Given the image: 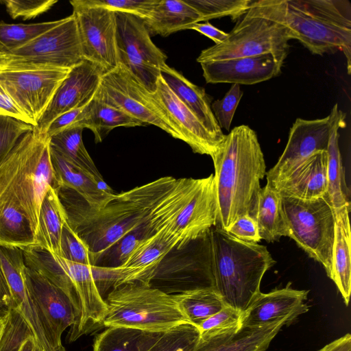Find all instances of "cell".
I'll use <instances>...</instances> for the list:
<instances>
[{"label":"cell","mask_w":351,"mask_h":351,"mask_svg":"<svg viewBox=\"0 0 351 351\" xmlns=\"http://www.w3.org/2000/svg\"><path fill=\"white\" fill-rule=\"evenodd\" d=\"M34 126L16 118L0 114V165L8 158L21 138Z\"/></svg>","instance_id":"cell-45"},{"label":"cell","mask_w":351,"mask_h":351,"mask_svg":"<svg viewBox=\"0 0 351 351\" xmlns=\"http://www.w3.org/2000/svg\"><path fill=\"white\" fill-rule=\"evenodd\" d=\"M171 176L116 194L104 206H90L74 191L57 188L69 225L94 258L147 220L180 183Z\"/></svg>","instance_id":"cell-1"},{"label":"cell","mask_w":351,"mask_h":351,"mask_svg":"<svg viewBox=\"0 0 351 351\" xmlns=\"http://www.w3.org/2000/svg\"><path fill=\"white\" fill-rule=\"evenodd\" d=\"M10 68H61L71 69L84 59L73 14L24 46L5 53ZM3 69V70H4Z\"/></svg>","instance_id":"cell-12"},{"label":"cell","mask_w":351,"mask_h":351,"mask_svg":"<svg viewBox=\"0 0 351 351\" xmlns=\"http://www.w3.org/2000/svg\"><path fill=\"white\" fill-rule=\"evenodd\" d=\"M104 73L102 68L87 60L72 68L57 88L34 130L44 135L56 117L88 104L95 95Z\"/></svg>","instance_id":"cell-18"},{"label":"cell","mask_w":351,"mask_h":351,"mask_svg":"<svg viewBox=\"0 0 351 351\" xmlns=\"http://www.w3.org/2000/svg\"><path fill=\"white\" fill-rule=\"evenodd\" d=\"M186 29H193L203 35H205L213 40L215 45L221 43L228 36V33L217 29L207 21L206 23H193L189 25Z\"/></svg>","instance_id":"cell-54"},{"label":"cell","mask_w":351,"mask_h":351,"mask_svg":"<svg viewBox=\"0 0 351 351\" xmlns=\"http://www.w3.org/2000/svg\"><path fill=\"white\" fill-rule=\"evenodd\" d=\"M52 254L70 278L80 303L79 317L68 333L67 340L71 343L104 326L108 307L96 287L91 265L71 262Z\"/></svg>","instance_id":"cell-19"},{"label":"cell","mask_w":351,"mask_h":351,"mask_svg":"<svg viewBox=\"0 0 351 351\" xmlns=\"http://www.w3.org/2000/svg\"><path fill=\"white\" fill-rule=\"evenodd\" d=\"M294 319L284 317L256 326H242L223 335L199 339L193 351H265L283 326Z\"/></svg>","instance_id":"cell-27"},{"label":"cell","mask_w":351,"mask_h":351,"mask_svg":"<svg viewBox=\"0 0 351 351\" xmlns=\"http://www.w3.org/2000/svg\"><path fill=\"white\" fill-rule=\"evenodd\" d=\"M163 332L107 327L95 337L93 351H152Z\"/></svg>","instance_id":"cell-35"},{"label":"cell","mask_w":351,"mask_h":351,"mask_svg":"<svg viewBox=\"0 0 351 351\" xmlns=\"http://www.w3.org/2000/svg\"><path fill=\"white\" fill-rule=\"evenodd\" d=\"M35 245L30 223L12 201L0 200V245L20 248Z\"/></svg>","instance_id":"cell-38"},{"label":"cell","mask_w":351,"mask_h":351,"mask_svg":"<svg viewBox=\"0 0 351 351\" xmlns=\"http://www.w3.org/2000/svg\"><path fill=\"white\" fill-rule=\"evenodd\" d=\"M83 129L71 128L53 135L49 138L50 147L69 162L102 180L101 175L84 145Z\"/></svg>","instance_id":"cell-39"},{"label":"cell","mask_w":351,"mask_h":351,"mask_svg":"<svg viewBox=\"0 0 351 351\" xmlns=\"http://www.w3.org/2000/svg\"><path fill=\"white\" fill-rule=\"evenodd\" d=\"M66 221L57 189L51 187L45 194L40 208L34 245L59 256L62 228Z\"/></svg>","instance_id":"cell-33"},{"label":"cell","mask_w":351,"mask_h":351,"mask_svg":"<svg viewBox=\"0 0 351 351\" xmlns=\"http://www.w3.org/2000/svg\"><path fill=\"white\" fill-rule=\"evenodd\" d=\"M318 351H351V335L348 333L326 344Z\"/></svg>","instance_id":"cell-55"},{"label":"cell","mask_w":351,"mask_h":351,"mask_svg":"<svg viewBox=\"0 0 351 351\" xmlns=\"http://www.w3.org/2000/svg\"><path fill=\"white\" fill-rule=\"evenodd\" d=\"M308 293L291 288L290 283L267 293L260 292L243 311L242 326H262L287 317L295 319L308 310Z\"/></svg>","instance_id":"cell-24"},{"label":"cell","mask_w":351,"mask_h":351,"mask_svg":"<svg viewBox=\"0 0 351 351\" xmlns=\"http://www.w3.org/2000/svg\"><path fill=\"white\" fill-rule=\"evenodd\" d=\"M254 220L261 239L268 243L278 241L282 237H289L281 195L267 184L260 191Z\"/></svg>","instance_id":"cell-34"},{"label":"cell","mask_w":351,"mask_h":351,"mask_svg":"<svg viewBox=\"0 0 351 351\" xmlns=\"http://www.w3.org/2000/svg\"><path fill=\"white\" fill-rule=\"evenodd\" d=\"M70 3L84 59L99 65L105 73L116 68L115 12L88 5L84 0H73Z\"/></svg>","instance_id":"cell-15"},{"label":"cell","mask_w":351,"mask_h":351,"mask_svg":"<svg viewBox=\"0 0 351 351\" xmlns=\"http://www.w3.org/2000/svg\"><path fill=\"white\" fill-rule=\"evenodd\" d=\"M161 77L178 98L196 116L207 130L221 142L225 134L218 125L211 109L212 98L181 73L165 64Z\"/></svg>","instance_id":"cell-29"},{"label":"cell","mask_w":351,"mask_h":351,"mask_svg":"<svg viewBox=\"0 0 351 351\" xmlns=\"http://www.w3.org/2000/svg\"><path fill=\"white\" fill-rule=\"evenodd\" d=\"M284 0L253 1L226 38L201 51L199 63L271 53L284 62L289 53Z\"/></svg>","instance_id":"cell-5"},{"label":"cell","mask_w":351,"mask_h":351,"mask_svg":"<svg viewBox=\"0 0 351 351\" xmlns=\"http://www.w3.org/2000/svg\"><path fill=\"white\" fill-rule=\"evenodd\" d=\"M86 105L71 110L56 117L50 123L44 134L46 138H49L53 135L64 130L75 128V125L82 119Z\"/></svg>","instance_id":"cell-52"},{"label":"cell","mask_w":351,"mask_h":351,"mask_svg":"<svg viewBox=\"0 0 351 351\" xmlns=\"http://www.w3.org/2000/svg\"><path fill=\"white\" fill-rule=\"evenodd\" d=\"M282 61L267 53L200 63L206 83L254 84L267 81L281 72Z\"/></svg>","instance_id":"cell-21"},{"label":"cell","mask_w":351,"mask_h":351,"mask_svg":"<svg viewBox=\"0 0 351 351\" xmlns=\"http://www.w3.org/2000/svg\"><path fill=\"white\" fill-rule=\"evenodd\" d=\"M346 123L337 125L333 130L327 149L328 190L324 197L329 202L335 212L343 207L350 208V190L346 184L342 158L339 147V130Z\"/></svg>","instance_id":"cell-37"},{"label":"cell","mask_w":351,"mask_h":351,"mask_svg":"<svg viewBox=\"0 0 351 351\" xmlns=\"http://www.w3.org/2000/svg\"><path fill=\"white\" fill-rule=\"evenodd\" d=\"M350 210V208L345 206L335 212V232L329 276L337 285L346 305L349 303L351 290Z\"/></svg>","instance_id":"cell-30"},{"label":"cell","mask_w":351,"mask_h":351,"mask_svg":"<svg viewBox=\"0 0 351 351\" xmlns=\"http://www.w3.org/2000/svg\"><path fill=\"white\" fill-rule=\"evenodd\" d=\"M25 264L21 248L0 246V277L11 298L12 307L24 319L43 351H65L60 348L31 297L25 283Z\"/></svg>","instance_id":"cell-17"},{"label":"cell","mask_w":351,"mask_h":351,"mask_svg":"<svg viewBox=\"0 0 351 351\" xmlns=\"http://www.w3.org/2000/svg\"><path fill=\"white\" fill-rule=\"evenodd\" d=\"M27 290L49 327L56 343L62 348V335L75 323L77 313L67 295L45 277L25 266Z\"/></svg>","instance_id":"cell-20"},{"label":"cell","mask_w":351,"mask_h":351,"mask_svg":"<svg viewBox=\"0 0 351 351\" xmlns=\"http://www.w3.org/2000/svg\"><path fill=\"white\" fill-rule=\"evenodd\" d=\"M217 201L214 175L202 178L201 183L168 230L180 240V245L216 226ZM179 246V245H178Z\"/></svg>","instance_id":"cell-22"},{"label":"cell","mask_w":351,"mask_h":351,"mask_svg":"<svg viewBox=\"0 0 351 351\" xmlns=\"http://www.w3.org/2000/svg\"><path fill=\"white\" fill-rule=\"evenodd\" d=\"M167 226L138 245L132 252L125 263L121 266L122 278L117 287L131 282L148 285L162 259L171 250L180 245V240L168 230Z\"/></svg>","instance_id":"cell-26"},{"label":"cell","mask_w":351,"mask_h":351,"mask_svg":"<svg viewBox=\"0 0 351 351\" xmlns=\"http://www.w3.org/2000/svg\"><path fill=\"white\" fill-rule=\"evenodd\" d=\"M289 237L324 267L329 277L335 232V214L324 197L301 199L281 195Z\"/></svg>","instance_id":"cell-8"},{"label":"cell","mask_w":351,"mask_h":351,"mask_svg":"<svg viewBox=\"0 0 351 351\" xmlns=\"http://www.w3.org/2000/svg\"><path fill=\"white\" fill-rule=\"evenodd\" d=\"M284 23L290 39H297L311 53L341 51L351 60V3L348 0H284Z\"/></svg>","instance_id":"cell-6"},{"label":"cell","mask_w":351,"mask_h":351,"mask_svg":"<svg viewBox=\"0 0 351 351\" xmlns=\"http://www.w3.org/2000/svg\"><path fill=\"white\" fill-rule=\"evenodd\" d=\"M71 69L10 68L0 71V86L35 127Z\"/></svg>","instance_id":"cell-14"},{"label":"cell","mask_w":351,"mask_h":351,"mask_svg":"<svg viewBox=\"0 0 351 351\" xmlns=\"http://www.w3.org/2000/svg\"><path fill=\"white\" fill-rule=\"evenodd\" d=\"M201 16L202 21L229 16L238 21L250 7L253 0H184Z\"/></svg>","instance_id":"cell-42"},{"label":"cell","mask_w":351,"mask_h":351,"mask_svg":"<svg viewBox=\"0 0 351 351\" xmlns=\"http://www.w3.org/2000/svg\"><path fill=\"white\" fill-rule=\"evenodd\" d=\"M210 229L171 250L148 285L171 295L214 288Z\"/></svg>","instance_id":"cell-9"},{"label":"cell","mask_w":351,"mask_h":351,"mask_svg":"<svg viewBox=\"0 0 351 351\" xmlns=\"http://www.w3.org/2000/svg\"><path fill=\"white\" fill-rule=\"evenodd\" d=\"M115 16L118 64L154 93L167 58L151 40L141 18L123 12H115Z\"/></svg>","instance_id":"cell-11"},{"label":"cell","mask_w":351,"mask_h":351,"mask_svg":"<svg viewBox=\"0 0 351 351\" xmlns=\"http://www.w3.org/2000/svg\"><path fill=\"white\" fill-rule=\"evenodd\" d=\"M96 287L105 300L108 294L117 287L122 278V267L91 265Z\"/></svg>","instance_id":"cell-50"},{"label":"cell","mask_w":351,"mask_h":351,"mask_svg":"<svg viewBox=\"0 0 351 351\" xmlns=\"http://www.w3.org/2000/svg\"><path fill=\"white\" fill-rule=\"evenodd\" d=\"M201 181L202 178H180L178 185L147 220L97 256L93 265L114 267L124 264L138 245L174 221Z\"/></svg>","instance_id":"cell-13"},{"label":"cell","mask_w":351,"mask_h":351,"mask_svg":"<svg viewBox=\"0 0 351 351\" xmlns=\"http://www.w3.org/2000/svg\"><path fill=\"white\" fill-rule=\"evenodd\" d=\"M8 13L12 19L21 18L23 20L34 19L48 11L57 3L56 0H3Z\"/></svg>","instance_id":"cell-49"},{"label":"cell","mask_w":351,"mask_h":351,"mask_svg":"<svg viewBox=\"0 0 351 351\" xmlns=\"http://www.w3.org/2000/svg\"><path fill=\"white\" fill-rule=\"evenodd\" d=\"M199 339L197 326L182 324L164 332L152 351H193Z\"/></svg>","instance_id":"cell-43"},{"label":"cell","mask_w":351,"mask_h":351,"mask_svg":"<svg viewBox=\"0 0 351 351\" xmlns=\"http://www.w3.org/2000/svg\"><path fill=\"white\" fill-rule=\"evenodd\" d=\"M7 313H5V314L0 313V337L1 336V333H2V330H3V328L4 319H5V317L6 316Z\"/></svg>","instance_id":"cell-59"},{"label":"cell","mask_w":351,"mask_h":351,"mask_svg":"<svg viewBox=\"0 0 351 351\" xmlns=\"http://www.w3.org/2000/svg\"><path fill=\"white\" fill-rule=\"evenodd\" d=\"M7 63V60L5 57V53H3L0 51V71H3Z\"/></svg>","instance_id":"cell-58"},{"label":"cell","mask_w":351,"mask_h":351,"mask_svg":"<svg viewBox=\"0 0 351 351\" xmlns=\"http://www.w3.org/2000/svg\"><path fill=\"white\" fill-rule=\"evenodd\" d=\"M243 317V311L228 305L225 306L197 326L200 339L223 335L239 330L242 327Z\"/></svg>","instance_id":"cell-44"},{"label":"cell","mask_w":351,"mask_h":351,"mask_svg":"<svg viewBox=\"0 0 351 351\" xmlns=\"http://www.w3.org/2000/svg\"><path fill=\"white\" fill-rule=\"evenodd\" d=\"M143 20L149 34L167 36L201 22V16L184 0H157Z\"/></svg>","instance_id":"cell-31"},{"label":"cell","mask_w":351,"mask_h":351,"mask_svg":"<svg viewBox=\"0 0 351 351\" xmlns=\"http://www.w3.org/2000/svg\"><path fill=\"white\" fill-rule=\"evenodd\" d=\"M173 295L189 322L197 327L226 306L214 288L195 289Z\"/></svg>","instance_id":"cell-40"},{"label":"cell","mask_w":351,"mask_h":351,"mask_svg":"<svg viewBox=\"0 0 351 351\" xmlns=\"http://www.w3.org/2000/svg\"><path fill=\"white\" fill-rule=\"evenodd\" d=\"M12 307L10 293L0 277V313H7Z\"/></svg>","instance_id":"cell-56"},{"label":"cell","mask_w":351,"mask_h":351,"mask_svg":"<svg viewBox=\"0 0 351 351\" xmlns=\"http://www.w3.org/2000/svg\"><path fill=\"white\" fill-rule=\"evenodd\" d=\"M327 165V152L319 151L275 182L267 184L283 196L305 200L322 197L328 190Z\"/></svg>","instance_id":"cell-25"},{"label":"cell","mask_w":351,"mask_h":351,"mask_svg":"<svg viewBox=\"0 0 351 351\" xmlns=\"http://www.w3.org/2000/svg\"><path fill=\"white\" fill-rule=\"evenodd\" d=\"M50 154L58 187L64 186L74 191L90 206L97 208L104 206L115 196L104 180H98L69 162L51 147Z\"/></svg>","instance_id":"cell-28"},{"label":"cell","mask_w":351,"mask_h":351,"mask_svg":"<svg viewBox=\"0 0 351 351\" xmlns=\"http://www.w3.org/2000/svg\"><path fill=\"white\" fill-rule=\"evenodd\" d=\"M99 99L144 125L152 124L175 138L182 136L164 108L122 65L105 73L96 91Z\"/></svg>","instance_id":"cell-10"},{"label":"cell","mask_w":351,"mask_h":351,"mask_svg":"<svg viewBox=\"0 0 351 351\" xmlns=\"http://www.w3.org/2000/svg\"><path fill=\"white\" fill-rule=\"evenodd\" d=\"M217 201L216 226L226 230L237 219H254L260 180L266 175L263 152L254 130L246 125L225 134L211 156Z\"/></svg>","instance_id":"cell-2"},{"label":"cell","mask_w":351,"mask_h":351,"mask_svg":"<svg viewBox=\"0 0 351 351\" xmlns=\"http://www.w3.org/2000/svg\"><path fill=\"white\" fill-rule=\"evenodd\" d=\"M0 114L10 116L32 125L29 118L19 109L1 86Z\"/></svg>","instance_id":"cell-53"},{"label":"cell","mask_w":351,"mask_h":351,"mask_svg":"<svg viewBox=\"0 0 351 351\" xmlns=\"http://www.w3.org/2000/svg\"><path fill=\"white\" fill-rule=\"evenodd\" d=\"M346 114L334 105L322 119H296L290 128L285 148L276 164L266 172L267 183H272L291 171L313 154L327 151L331 134L339 124L346 123Z\"/></svg>","instance_id":"cell-16"},{"label":"cell","mask_w":351,"mask_h":351,"mask_svg":"<svg viewBox=\"0 0 351 351\" xmlns=\"http://www.w3.org/2000/svg\"><path fill=\"white\" fill-rule=\"evenodd\" d=\"M210 232L214 289L226 305L243 312L276 262L265 245L241 241L217 226Z\"/></svg>","instance_id":"cell-4"},{"label":"cell","mask_w":351,"mask_h":351,"mask_svg":"<svg viewBox=\"0 0 351 351\" xmlns=\"http://www.w3.org/2000/svg\"><path fill=\"white\" fill-rule=\"evenodd\" d=\"M105 327H125L163 332L190 323L173 295L138 282L114 288L105 300Z\"/></svg>","instance_id":"cell-7"},{"label":"cell","mask_w":351,"mask_h":351,"mask_svg":"<svg viewBox=\"0 0 351 351\" xmlns=\"http://www.w3.org/2000/svg\"><path fill=\"white\" fill-rule=\"evenodd\" d=\"M17 351H43L33 334L27 336L21 343Z\"/></svg>","instance_id":"cell-57"},{"label":"cell","mask_w":351,"mask_h":351,"mask_svg":"<svg viewBox=\"0 0 351 351\" xmlns=\"http://www.w3.org/2000/svg\"><path fill=\"white\" fill-rule=\"evenodd\" d=\"M59 256L71 262L92 265L88 247L70 227L67 221L62 228Z\"/></svg>","instance_id":"cell-46"},{"label":"cell","mask_w":351,"mask_h":351,"mask_svg":"<svg viewBox=\"0 0 351 351\" xmlns=\"http://www.w3.org/2000/svg\"><path fill=\"white\" fill-rule=\"evenodd\" d=\"M144 124L128 114L104 102L96 95L86 105L82 119L75 127L88 128L96 143L102 141L112 129L117 127H136Z\"/></svg>","instance_id":"cell-32"},{"label":"cell","mask_w":351,"mask_h":351,"mask_svg":"<svg viewBox=\"0 0 351 351\" xmlns=\"http://www.w3.org/2000/svg\"><path fill=\"white\" fill-rule=\"evenodd\" d=\"M193 152L210 157L219 143L196 116L178 98L160 76L153 93Z\"/></svg>","instance_id":"cell-23"},{"label":"cell","mask_w":351,"mask_h":351,"mask_svg":"<svg viewBox=\"0 0 351 351\" xmlns=\"http://www.w3.org/2000/svg\"><path fill=\"white\" fill-rule=\"evenodd\" d=\"M51 187L57 189L58 185L51 160L49 138L34 129L21 138L0 165V200L14 202L36 236L40 208Z\"/></svg>","instance_id":"cell-3"},{"label":"cell","mask_w":351,"mask_h":351,"mask_svg":"<svg viewBox=\"0 0 351 351\" xmlns=\"http://www.w3.org/2000/svg\"><path fill=\"white\" fill-rule=\"evenodd\" d=\"M61 19L29 24H9L0 21V51L12 52L58 25Z\"/></svg>","instance_id":"cell-41"},{"label":"cell","mask_w":351,"mask_h":351,"mask_svg":"<svg viewBox=\"0 0 351 351\" xmlns=\"http://www.w3.org/2000/svg\"><path fill=\"white\" fill-rule=\"evenodd\" d=\"M243 96L240 85L232 84L221 99L211 104L213 113L220 128L230 130L234 112Z\"/></svg>","instance_id":"cell-47"},{"label":"cell","mask_w":351,"mask_h":351,"mask_svg":"<svg viewBox=\"0 0 351 351\" xmlns=\"http://www.w3.org/2000/svg\"><path fill=\"white\" fill-rule=\"evenodd\" d=\"M84 1L88 5L102 7L114 12L134 14L144 19L157 0H84Z\"/></svg>","instance_id":"cell-48"},{"label":"cell","mask_w":351,"mask_h":351,"mask_svg":"<svg viewBox=\"0 0 351 351\" xmlns=\"http://www.w3.org/2000/svg\"><path fill=\"white\" fill-rule=\"evenodd\" d=\"M21 249L25 266L43 275L67 295L75 308L77 319L80 315V303L75 288L70 278L53 254L36 245Z\"/></svg>","instance_id":"cell-36"},{"label":"cell","mask_w":351,"mask_h":351,"mask_svg":"<svg viewBox=\"0 0 351 351\" xmlns=\"http://www.w3.org/2000/svg\"><path fill=\"white\" fill-rule=\"evenodd\" d=\"M226 231L243 241L257 243L261 240L256 221L247 215L237 219Z\"/></svg>","instance_id":"cell-51"}]
</instances>
